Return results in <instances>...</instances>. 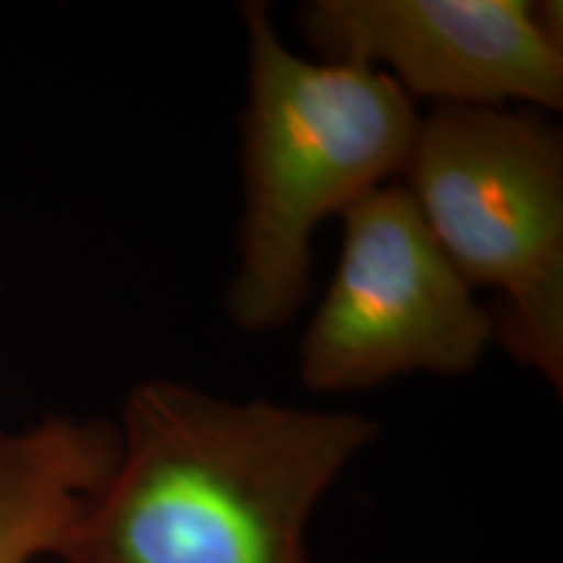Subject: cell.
<instances>
[{"label": "cell", "instance_id": "6", "mask_svg": "<svg viewBox=\"0 0 563 563\" xmlns=\"http://www.w3.org/2000/svg\"><path fill=\"white\" fill-rule=\"evenodd\" d=\"M118 426L45 418L0 433V563L58 555L118 460Z\"/></svg>", "mask_w": 563, "mask_h": 563}, {"label": "cell", "instance_id": "4", "mask_svg": "<svg viewBox=\"0 0 563 563\" xmlns=\"http://www.w3.org/2000/svg\"><path fill=\"white\" fill-rule=\"evenodd\" d=\"M496 321L460 277L399 183L342 214L329 290L300 342V382L313 394L363 391L407 376L473 371Z\"/></svg>", "mask_w": 563, "mask_h": 563}, {"label": "cell", "instance_id": "3", "mask_svg": "<svg viewBox=\"0 0 563 563\" xmlns=\"http://www.w3.org/2000/svg\"><path fill=\"white\" fill-rule=\"evenodd\" d=\"M407 191L470 287H493L496 342L563 386V139L538 110L433 108Z\"/></svg>", "mask_w": 563, "mask_h": 563}, {"label": "cell", "instance_id": "5", "mask_svg": "<svg viewBox=\"0 0 563 563\" xmlns=\"http://www.w3.org/2000/svg\"><path fill=\"white\" fill-rule=\"evenodd\" d=\"M300 34L321 60L389 76L435 108H563V11L534 0H313Z\"/></svg>", "mask_w": 563, "mask_h": 563}, {"label": "cell", "instance_id": "2", "mask_svg": "<svg viewBox=\"0 0 563 563\" xmlns=\"http://www.w3.org/2000/svg\"><path fill=\"white\" fill-rule=\"evenodd\" d=\"M245 209L228 311L243 332L287 327L311 298L313 235L405 175L420 115L389 76L295 55L266 3H243Z\"/></svg>", "mask_w": 563, "mask_h": 563}, {"label": "cell", "instance_id": "1", "mask_svg": "<svg viewBox=\"0 0 563 563\" xmlns=\"http://www.w3.org/2000/svg\"><path fill=\"white\" fill-rule=\"evenodd\" d=\"M376 420L154 378L133 386L118 460L60 563H311L308 525Z\"/></svg>", "mask_w": 563, "mask_h": 563}]
</instances>
